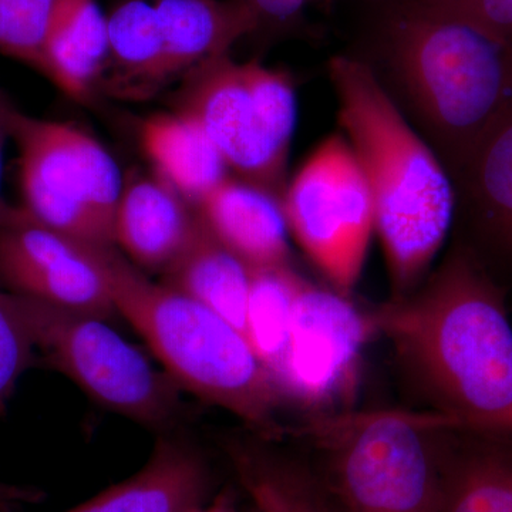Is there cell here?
I'll list each match as a JSON object with an SVG mask.
<instances>
[{
    "instance_id": "cell-14",
    "label": "cell",
    "mask_w": 512,
    "mask_h": 512,
    "mask_svg": "<svg viewBox=\"0 0 512 512\" xmlns=\"http://www.w3.org/2000/svg\"><path fill=\"white\" fill-rule=\"evenodd\" d=\"M154 5L164 39L160 86L228 55L239 39L261 26L242 0H156Z\"/></svg>"
},
{
    "instance_id": "cell-22",
    "label": "cell",
    "mask_w": 512,
    "mask_h": 512,
    "mask_svg": "<svg viewBox=\"0 0 512 512\" xmlns=\"http://www.w3.org/2000/svg\"><path fill=\"white\" fill-rule=\"evenodd\" d=\"M439 512H512V453L474 447L446 460Z\"/></svg>"
},
{
    "instance_id": "cell-25",
    "label": "cell",
    "mask_w": 512,
    "mask_h": 512,
    "mask_svg": "<svg viewBox=\"0 0 512 512\" xmlns=\"http://www.w3.org/2000/svg\"><path fill=\"white\" fill-rule=\"evenodd\" d=\"M466 16L512 43V0H417Z\"/></svg>"
},
{
    "instance_id": "cell-4",
    "label": "cell",
    "mask_w": 512,
    "mask_h": 512,
    "mask_svg": "<svg viewBox=\"0 0 512 512\" xmlns=\"http://www.w3.org/2000/svg\"><path fill=\"white\" fill-rule=\"evenodd\" d=\"M76 241L103 279L117 315L143 336L165 375L249 426L275 433L284 396L237 328L184 293L151 281L114 245Z\"/></svg>"
},
{
    "instance_id": "cell-23",
    "label": "cell",
    "mask_w": 512,
    "mask_h": 512,
    "mask_svg": "<svg viewBox=\"0 0 512 512\" xmlns=\"http://www.w3.org/2000/svg\"><path fill=\"white\" fill-rule=\"evenodd\" d=\"M35 345L16 303L15 293L0 288V409L8 402L25 370L32 365Z\"/></svg>"
},
{
    "instance_id": "cell-15",
    "label": "cell",
    "mask_w": 512,
    "mask_h": 512,
    "mask_svg": "<svg viewBox=\"0 0 512 512\" xmlns=\"http://www.w3.org/2000/svg\"><path fill=\"white\" fill-rule=\"evenodd\" d=\"M207 487V467L191 447L160 441L134 476L66 512H187Z\"/></svg>"
},
{
    "instance_id": "cell-10",
    "label": "cell",
    "mask_w": 512,
    "mask_h": 512,
    "mask_svg": "<svg viewBox=\"0 0 512 512\" xmlns=\"http://www.w3.org/2000/svg\"><path fill=\"white\" fill-rule=\"evenodd\" d=\"M377 335L373 312L350 296L306 281L296 289L291 339L276 384L284 399L313 410L349 402L367 343Z\"/></svg>"
},
{
    "instance_id": "cell-12",
    "label": "cell",
    "mask_w": 512,
    "mask_h": 512,
    "mask_svg": "<svg viewBox=\"0 0 512 512\" xmlns=\"http://www.w3.org/2000/svg\"><path fill=\"white\" fill-rule=\"evenodd\" d=\"M198 225L197 208L160 175L133 174L121 190L114 244L138 268L164 274L190 245Z\"/></svg>"
},
{
    "instance_id": "cell-24",
    "label": "cell",
    "mask_w": 512,
    "mask_h": 512,
    "mask_svg": "<svg viewBox=\"0 0 512 512\" xmlns=\"http://www.w3.org/2000/svg\"><path fill=\"white\" fill-rule=\"evenodd\" d=\"M244 481L261 512H322L289 478L247 463Z\"/></svg>"
},
{
    "instance_id": "cell-2",
    "label": "cell",
    "mask_w": 512,
    "mask_h": 512,
    "mask_svg": "<svg viewBox=\"0 0 512 512\" xmlns=\"http://www.w3.org/2000/svg\"><path fill=\"white\" fill-rule=\"evenodd\" d=\"M362 59L453 181L512 106V43L417 0L387 13Z\"/></svg>"
},
{
    "instance_id": "cell-13",
    "label": "cell",
    "mask_w": 512,
    "mask_h": 512,
    "mask_svg": "<svg viewBox=\"0 0 512 512\" xmlns=\"http://www.w3.org/2000/svg\"><path fill=\"white\" fill-rule=\"evenodd\" d=\"M197 210L214 237L249 269L292 265L281 201L269 192L228 175Z\"/></svg>"
},
{
    "instance_id": "cell-19",
    "label": "cell",
    "mask_w": 512,
    "mask_h": 512,
    "mask_svg": "<svg viewBox=\"0 0 512 512\" xmlns=\"http://www.w3.org/2000/svg\"><path fill=\"white\" fill-rule=\"evenodd\" d=\"M107 28V64L116 67L120 82L124 83L121 92L147 96L160 89L164 39L156 5L146 0H127L107 18Z\"/></svg>"
},
{
    "instance_id": "cell-20",
    "label": "cell",
    "mask_w": 512,
    "mask_h": 512,
    "mask_svg": "<svg viewBox=\"0 0 512 512\" xmlns=\"http://www.w3.org/2000/svg\"><path fill=\"white\" fill-rule=\"evenodd\" d=\"M453 184L463 187L487 227L512 249V106Z\"/></svg>"
},
{
    "instance_id": "cell-1",
    "label": "cell",
    "mask_w": 512,
    "mask_h": 512,
    "mask_svg": "<svg viewBox=\"0 0 512 512\" xmlns=\"http://www.w3.org/2000/svg\"><path fill=\"white\" fill-rule=\"evenodd\" d=\"M410 382L458 429L512 434V326L501 293L453 252L410 295L376 309Z\"/></svg>"
},
{
    "instance_id": "cell-27",
    "label": "cell",
    "mask_w": 512,
    "mask_h": 512,
    "mask_svg": "<svg viewBox=\"0 0 512 512\" xmlns=\"http://www.w3.org/2000/svg\"><path fill=\"white\" fill-rule=\"evenodd\" d=\"M187 512H237L234 510V507H232L231 504H229V501L227 498H221V500L215 501V503H212L211 505H207V507H204L202 504L195 505V507H192L191 510H188Z\"/></svg>"
},
{
    "instance_id": "cell-17",
    "label": "cell",
    "mask_w": 512,
    "mask_h": 512,
    "mask_svg": "<svg viewBox=\"0 0 512 512\" xmlns=\"http://www.w3.org/2000/svg\"><path fill=\"white\" fill-rule=\"evenodd\" d=\"M141 146L156 174L197 208L228 177L220 151L187 114H156L141 126Z\"/></svg>"
},
{
    "instance_id": "cell-16",
    "label": "cell",
    "mask_w": 512,
    "mask_h": 512,
    "mask_svg": "<svg viewBox=\"0 0 512 512\" xmlns=\"http://www.w3.org/2000/svg\"><path fill=\"white\" fill-rule=\"evenodd\" d=\"M109 28L96 0H53L45 40V76L83 101L106 69Z\"/></svg>"
},
{
    "instance_id": "cell-28",
    "label": "cell",
    "mask_w": 512,
    "mask_h": 512,
    "mask_svg": "<svg viewBox=\"0 0 512 512\" xmlns=\"http://www.w3.org/2000/svg\"><path fill=\"white\" fill-rule=\"evenodd\" d=\"M8 104V101L3 100L0 96V180H2L3 143H5V136H8L5 124V111Z\"/></svg>"
},
{
    "instance_id": "cell-5",
    "label": "cell",
    "mask_w": 512,
    "mask_h": 512,
    "mask_svg": "<svg viewBox=\"0 0 512 512\" xmlns=\"http://www.w3.org/2000/svg\"><path fill=\"white\" fill-rule=\"evenodd\" d=\"M454 429L437 413L376 410L333 417L315 433L349 512H439L443 437Z\"/></svg>"
},
{
    "instance_id": "cell-3",
    "label": "cell",
    "mask_w": 512,
    "mask_h": 512,
    "mask_svg": "<svg viewBox=\"0 0 512 512\" xmlns=\"http://www.w3.org/2000/svg\"><path fill=\"white\" fill-rule=\"evenodd\" d=\"M329 79L342 136L365 174L393 299L416 291L456 214L453 178L369 66L336 56Z\"/></svg>"
},
{
    "instance_id": "cell-26",
    "label": "cell",
    "mask_w": 512,
    "mask_h": 512,
    "mask_svg": "<svg viewBox=\"0 0 512 512\" xmlns=\"http://www.w3.org/2000/svg\"><path fill=\"white\" fill-rule=\"evenodd\" d=\"M254 10L259 23L269 22L286 25L295 22L301 16L309 0H242Z\"/></svg>"
},
{
    "instance_id": "cell-9",
    "label": "cell",
    "mask_w": 512,
    "mask_h": 512,
    "mask_svg": "<svg viewBox=\"0 0 512 512\" xmlns=\"http://www.w3.org/2000/svg\"><path fill=\"white\" fill-rule=\"evenodd\" d=\"M289 234L333 291L350 296L375 234L365 174L346 138L332 134L313 150L281 200Z\"/></svg>"
},
{
    "instance_id": "cell-11",
    "label": "cell",
    "mask_w": 512,
    "mask_h": 512,
    "mask_svg": "<svg viewBox=\"0 0 512 512\" xmlns=\"http://www.w3.org/2000/svg\"><path fill=\"white\" fill-rule=\"evenodd\" d=\"M0 282L10 292L103 319L117 316L109 291L74 238L0 204Z\"/></svg>"
},
{
    "instance_id": "cell-8",
    "label": "cell",
    "mask_w": 512,
    "mask_h": 512,
    "mask_svg": "<svg viewBox=\"0 0 512 512\" xmlns=\"http://www.w3.org/2000/svg\"><path fill=\"white\" fill-rule=\"evenodd\" d=\"M15 298L35 349L87 396L146 426L174 419L180 409L177 384L110 328L107 319L18 293Z\"/></svg>"
},
{
    "instance_id": "cell-29",
    "label": "cell",
    "mask_w": 512,
    "mask_h": 512,
    "mask_svg": "<svg viewBox=\"0 0 512 512\" xmlns=\"http://www.w3.org/2000/svg\"><path fill=\"white\" fill-rule=\"evenodd\" d=\"M309 2H312V0H309Z\"/></svg>"
},
{
    "instance_id": "cell-7",
    "label": "cell",
    "mask_w": 512,
    "mask_h": 512,
    "mask_svg": "<svg viewBox=\"0 0 512 512\" xmlns=\"http://www.w3.org/2000/svg\"><path fill=\"white\" fill-rule=\"evenodd\" d=\"M5 124L19 150L23 210L66 237L114 245L124 180L109 151L72 124L36 119L10 104Z\"/></svg>"
},
{
    "instance_id": "cell-18",
    "label": "cell",
    "mask_w": 512,
    "mask_h": 512,
    "mask_svg": "<svg viewBox=\"0 0 512 512\" xmlns=\"http://www.w3.org/2000/svg\"><path fill=\"white\" fill-rule=\"evenodd\" d=\"M163 275V284L200 302L245 336L248 266L214 237L201 215L190 245Z\"/></svg>"
},
{
    "instance_id": "cell-6",
    "label": "cell",
    "mask_w": 512,
    "mask_h": 512,
    "mask_svg": "<svg viewBox=\"0 0 512 512\" xmlns=\"http://www.w3.org/2000/svg\"><path fill=\"white\" fill-rule=\"evenodd\" d=\"M178 111L204 128L228 173L279 201L296 127V94L285 73L215 57L185 74Z\"/></svg>"
},
{
    "instance_id": "cell-21",
    "label": "cell",
    "mask_w": 512,
    "mask_h": 512,
    "mask_svg": "<svg viewBox=\"0 0 512 512\" xmlns=\"http://www.w3.org/2000/svg\"><path fill=\"white\" fill-rule=\"evenodd\" d=\"M249 278L245 338L276 382L291 339L293 306L301 275L289 265L249 269Z\"/></svg>"
}]
</instances>
